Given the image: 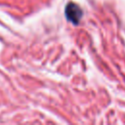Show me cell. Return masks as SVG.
<instances>
[{"label": "cell", "instance_id": "6da1fadb", "mask_svg": "<svg viewBox=\"0 0 125 125\" xmlns=\"http://www.w3.org/2000/svg\"><path fill=\"white\" fill-rule=\"evenodd\" d=\"M82 15H83V12H82L81 8L78 5H76L75 3L70 2L66 5V7H65V17L73 24H77L80 21V20L82 18Z\"/></svg>", "mask_w": 125, "mask_h": 125}]
</instances>
